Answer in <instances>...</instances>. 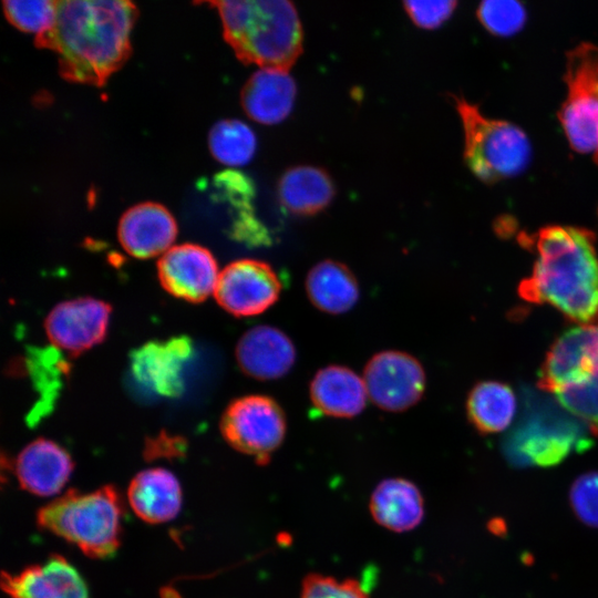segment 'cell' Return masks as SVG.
I'll list each match as a JSON object with an SVG mask.
<instances>
[{"instance_id":"5","label":"cell","mask_w":598,"mask_h":598,"mask_svg":"<svg viewBox=\"0 0 598 598\" xmlns=\"http://www.w3.org/2000/svg\"><path fill=\"white\" fill-rule=\"evenodd\" d=\"M523 404L520 419L505 440V452L514 463L548 467L591 445L588 427L556 399L524 390Z\"/></svg>"},{"instance_id":"28","label":"cell","mask_w":598,"mask_h":598,"mask_svg":"<svg viewBox=\"0 0 598 598\" xmlns=\"http://www.w3.org/2000/svg\"><path fill=\"white\" fill-rule=\"evenodd\" d=\"M3 12L8 21L24 32L37 35L49 31L56 18V1H3Z\"/></svg>"},{"instance_id":"27","label":"cell","mask_w":598,"mask_h":598,"mask_svg":"<svg viewBox=\"0 0 598 598\" xmlns=\"http://www.w3.org/2000/svg\"><path fill=\"white\" fill-rule=\"evenodd\" d=\"M557 402L598 436V372L553 393Z\"/></svg>"},{"instance_id":"23","label":"cell","mask_w":598,"mask_h":598,"mask_svg":"<svg viewBox=\"0 0 598 598\" xmlns=\"http://www.w3.org/2000/svg\"><path fill=\"white\" fill-rule=\"evenodd\" d=\"M306 292L310 302L330 315L351 310L360 297L359 282L343 264L322 260L315 265L306 278Z\"/></svg>"},{"instance_id":"24","label":"cell","mask_w":598,"mask_h":598,"mask_svg":"<svg viewBox=\"0 0 598 598\" xmlns=\"http://www.w3.org/2000/svg\"><path fill=\"white\" fill-rule=\"evenodd\" d=\"M334 195L330 176L315 166H296L283 173L278 183L280 204L296 215H313L324 209Z\"/></svg>"},{"instance_id":"17","label":"cell","mask_w":598,"mask_h":598,"mask_svg":"<svg viewBox=\"0 0 598 598\" xmlns=\"http://www.w3.org/2000/svg\"><path fill=\"white\" fill-rule=\"evenodd\" d=\"M291 339L271 326H256L246 331L236 347L239 368L247 375L260 380H276L287 374L296 361Z\"/></svg>"},{"instance_id":"15","label":"cell","mask_w":598,"mask_h":598,"mask_svg":"<svg viewBox=\"0 0 598 598\" xmlns=\"http://www.w3.org/2000/svg\"><path fill=\"white\" fill-rule=\"evenodd\" d=\"M1 586L11 598H89L80 573L56 555L19 573L3 574Z\"/></svg>"},{"instance_id":"4","label":"cell","mask_w":598,"mask_h":598,"mask_svg":"<svg viewBox=\"0 0 598 598\" xmlns=\"http://www.w3.org/2000/svg\"><path fill=\"white\" fill-rule=\"evenodd\" d=\"M123 501L113 486L82 493L70 489L42 507L38 525L93 558L112 557L121 543Z\"/></svg>"},{"instance_id":"19","label":"cell","mask_w":598,"mask_h":598,"mask_svg":"<svg viewBox=\"0 0 598 598\" xmlns=\"http://www.w3.org/2000/svg\"><path fill=\"white\" fill-rule=\"evenodd\" d=\"M309 393L320 413L339 419L359 415L369 398L363 379L350 368L338 364L320 369L310 382Z\"/></svg>"},{"instance_id":"11","label":"cell","mask_w":598,"mask_h":598,"mask_svg":"<svg viewBox=\"0 0 598 598\" xmlns=\"http://www.w3.org/2000/svg\"><path fill=\"white\" fill-rule=\"evenodd\" d=\"M194 355L193 341L186 336L165 341H150L133 350L130 371L143 390L163 398L184 392V370Z\"/></svg>"},{"instance_id":"30","label":"cell","mask_w":598,"mask_h":598,"mask_svg":"<svg viewBox=\"0 0 598 598\" xmlns=\"http://www.w3.org/2000/svg\"><path fill=\"white\" fill-rule=\"evenodd\" d=\"M300 598H369V592L355 579L310 574L302 580Z\"/></svg>"},{"instance_id":"26","label":"cell","mask_w":598,"mask_h":598,"mask_svg":"<svg viewBox=\"0 0 598 598\" xmlns=\"http://www.w3.org/2000/svg\"><path fill=\"white\" fill-rule=\"evenodd\" d=\"M208 145L212 155L228 166H241L254 156L257 140L252 130L238 120H221L210 130Z\"/></svg>"},{"instance_id":"9","label":"cell","mask_w":598,"mask_h":598,"mask_svg":"<svg viewBox=\"0 0 598 598\" xmlns=\"http://www.w3.org/2000/svg\"><path fill=\"white\" fill-rule=\"evenodd\" d=\"M363 381L370 400L389 412H402L415 405L426 384L421 362L399 350L371 357L364 367Z\"/></svg>"},{"instance_id":"22","label":"cell","mask_w":598,"mask_h":598,"mask_svg":"<svg viewBox=\"0 0 598 598\" xmlns=\"http://www.w3.org/2000/svg\"><path fill=\"white\" fill-rule=\"evenodd\" d=\"M370 514L383 528L404 533L416 528L424 517V499L419 487L402 477L381 481L369 501Z\"/></svg>"},{"instance_id":"21","label":"cell","mask_w":598,"mask_h":598,"mask_svg":"<svg viewBox=\"0 0 598 598\" xmlns=\"http://www.w3.org/2000/svg\"><path fill=\"white\" fill-rule=\"evenodd\" d=\"M127 501L133 512L144 522L166 523L181 511V484L168 470L148 468L137 473L131 481Z\"/></svg>"},{"instance_id":"13","label":"cell","mask_w":598,"mask_h":598,"mask_svg":"<svg viewBox=\"0 0 598 598\" xmlns=\"http://www.w3.org/2000/svg\"><path fill=\"white\" fill-rule=\"evenodd\" d=\"M598 372V324H580L563 332L550 346L539 371L538 386L554 393Z\"/></svg>"},{"instance_id":"6","label":"cell","mask_w":598,"mask_h":598,"mask_svg":"<svg viewBox=\"0 0 598 598\" xmlns=\"http://www.w3.org/2000/svg\"><path fill=\"white\" fill-rule=\"evenodd\" d=\"M464 131V161L485 184L520 174L529 163L532 147L517 125L485 116L462 96H453Z\"/></svg>"},{"instance_id":"8","label":"cell","mask_w":598,"mask_h":598,"mask_svg":"<svg viewBox=\"0 0 598 598\" xmlns=\"http://www.w3.org/2000/svg\"><path fill=\"white\" fill-rule=\"evenodd\" d=\"M220 431L231 447L265 465L282 444L287 421L276 400L250 394L228 404L221 415Z\"/></svg>"},{"instance_id":"1","label":"cell","mask_w":598,"mask_h":598,"mask_svg":"<svg viewBox=\"0 0 598 598\" xmlns=\"http://www.w3.org/2000/svg\"><path fill=\"white\" fill-rule=\"evenodd\" d=\"M136 17V7L126 0L56 1L53 27L34 42L58 54L63 79L101 86L131 54Z\"/></svg>"},{"instance_id":"32","label":"cell","mask_w":598,"mask_h":598,"mask_svg":"<svg viewBox=\"0 0 598 598\" xmlns=\"http://www.w3.org/2000/svg\"><path fill=\"white\" fill-rule=\"evenodd\" d=\"M411 20L421 28L434 29L445 22L455 10L456 1H404Z\"/></svg>"},{"instance_id":"29","label":"cell","mask_w":598,"mask_h":598,"mask_svg":"<svg viewBox=\"0 0 598 598\" xmlns=\"http://www.w3.org/2000/svg\"><path fill=\"white\" fill-rule=\"evenodd\" d=\"M477 18L492 34L507 37L524 27L526 10L518 1L486 0L480 3Z\"/></svg>"},{"instance_id":"18","label":"cell","mask_w":598,"mask_h":598,"mask_svg":"<svg viewBox=\"0 0 598 598\" xmlns=\"http://www.w3.org/2000/svg\"><path fill=\"white\" fill-rule=\"evenodd\" d=\"M73 461L58 443L37 439L24 446L13 462L20 486L38 496L58 494L69 481Z\"/></svg>"},{"instance_id":"20","label":"cell","mask_w":598,"mask_h":598,"mask_svg":"<svg viewBox=\"0 0 598 598\" xmlns=\"http://www.w3.org/2000/svg\"><path fill=\"white\" fill-rule=\"evenodd\" d=\"M296 83L288 71L260 69L244 85L240 101L246 114L261 124H277L291 112Z\"/></svg>"},{"instance_id":"10","label":"cell","mask_w":598,"mask_h":598,"mask_svg":"<svg viewBox=\"0 0 598 598\" xmlns=\"http://www.w3.org/2000/svg\"><path fill=\"white\" fill-rule=\"evenodd\" d=\"M281 283L269 264L240 259L220 271L214 295L219 306L230 315L237 318L252 317L277 302Z\"/></svg>"},{"instance_id":"16","label":"cell","mask_w":598,"mask_h":598,"mask_svg":"<svg viewBox=\"0 0 598 598\" xmlns=\"http://www.w3.org/2000/svg\"><path fill=\"white\" fill-rule=\"evenodd\" d=\"M118 240L131 256L146 259L165 254L177 236V225L169 210L157 203H141L121 217Z\"/></svg>"},{"instance_id":"31","label":"cell","mask_w":598,"mask_h":598,"mask_svg":"<svg viewBox=\"0 0 598 598\" xmlns=\"http://www.w3.org/2000/svg\"><path fill=\"white\" fill-rule=\"evenodd\" d=\"M569 502L581 523L598 528V471L584 473L574 481Z\"/></svg>"},{"instance_id":"25","label":"cell","mask_w":598,"mask_h":598,"mask_svg":"<svg viewBox=\"0 0 598 598\" xmlns=\"http://www.w3.org/2000/svg\"><path fill=\"white\" fill-rule=\"evenodd\" d=\"M516 406L512 388L498 381L475 384L466 400L468 420L482 434L504 431L512 423Z\"/></svg>"},{"instance_id":"14","label":"cell","mask_w":598,"mask_h":598,"mask_svg":"<svg viewBox=\"0 0 598 598\" xmlns=\"http://www.w3.org/2000/svg\"><path fill=\"white\" fill-rule=\"evenodd\" d=\"M162 287L176 298L200 302L215 289L219 278L218 265L213 254L196 244L173 246L157 262Z\"/></svg>"},{"instance_id":"12","label":"cell","mask_w":598,"mask_h":598,"mask_svg":"<svg viewBox=\"0 0 598 598\" xmlns=\"http://www.w3.org/2000/svg\"><path fill=\"white\" fill-rule=\"evenodd\" d=\"M110 317L106 302L81 297L56 305L47 316L44 328L52 346L78 355L105 339Z\"/></svg>"},{"instance_id":"2","label":"cell","mask_w":598,"mask_h":598,"mask_svg":"<svg viewBox=\"0 0 598 598\" xmlns=\"http://www.w3.org/2000/svg\"><path fill=\"white\" fill-rule=\"evenodd\" d=\"M520 239L537 257L532 275L519 285L520 297L548 303L580 324L594 323L598 319L595 234L582 227L550 225Z\"/></svg>"},{"instance_id":"7","label":"cell","mask_w":598,"mask_h":598,"mask_svg":"<svg viewBox=\"0 0 598 598\" xmlns=\"http://www.w3.org/2000/svg\"><path fill=\"white\" fill-rule=\"evenodd\" d=\"M566 97L558 118L570 147L598 165V44L584 42L566 58Z\"/></svg>"},{"instance_id":"3","label":"cell","mask_w":598,"mask_h":598,"mask_svg":"<svg viewBox=\"0 0 598 598\" xmlns=\"http://www.w3.org/2000/svg\"><path fill=\"white\" fill-rule=\"evenodd\" d=\"M219 12L224 38L237 58L261 69L288 71L302 50V27L287 0L210 2Z\"/></svg>"}]
</instances>
